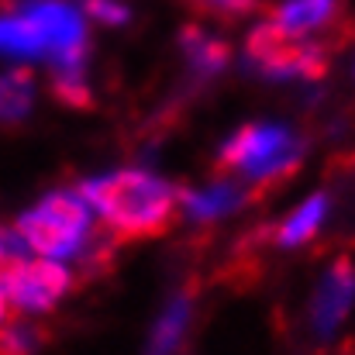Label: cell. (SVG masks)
<instances>
[{
    "label": "cell",
    "instance_id": "obj_1",
    "mask_svg": "<svg viewBox=\"0 0 355 355\" xmlns=\"http://www.w3.org/2000/svg\"><path fill=\"white\" fill-rule=\"evenodd\" d=\"M101 232L111 238H148L180 218V187L145 162H124L76 183Z\"/></svg>",
    "mask_w": 355,
    "mask_h": 355
},
{
    "label": "cell",
    "instance_id": "obj_2",
    "mask_svg": "<svg viewBox=\"0 0 355 355\" xmlns=\"http://www.w3.org/2000/svg\"><path fill=\"white\" fill-rule=\"evenodd\" d=\"M10 228L31 255L55 259L66 266L87 262L104 241V232L80 187H55L42 193L31 207L17 214Z\"/></svg>",
    "mask_w": 355,
    "mask_h": 355
},
{
    "label": "cell",
    "instance_id": "obj_3",
    "mask_svg": "<svg viewBox=\"0 0 355 355\" xmlns=\"http://www.w3.org/2000/svg\"><path fill=\"white\" fill-rule=\"evenodd\" d=\"M304 155H307L304 135L290 121L276 118L248 121L235 128L218 152L225 173L238 176L245 187H262L290 176L304 162Z\"/></svg>",
    "mask_w": 355,
    "mask_h": 355
},
{
    "label": "cell",
    "instance_id": "obj_4",
    "mask_svg": "<svg viewBox=\"0 0 355 355\" xmlns=\"http://www.w3.org/2000/svg\"><path fill=\"white\" fill-rule=\"evenodd\" d=\"M241 66L266 80L283 87H311L328 73V52L318 38H297L286 35L269 17L255 21L245 31L241 42Z\"/></svg>",
    "mask_w": 355,
    "mask_h": 355
},
{
    "label": "cell",
    "instance_id": "obj_5",
    "mask_svg": "<svg viewBox=\"0 0 355 355\" xmlns=\"http://www.w3.org/2000/svg\"><path fill=\"white\" fill-rule=\"evenodd\" d=\"M73 283H76V266L28 252L24 262L14 269L3 293H7V304H10L14 314L42 318V314H52L73 293Z\"/></svg>",
    "mask_w": 355,
    "mask_h": 355
},
{
    "label": "cell",
    "instance_id": "obj_6",
    "mask_svg": "<svg viewBox=\"0 0 355 355\" xmlns=\"http://www.w3.org/2000/svg\"><path fill=\"white\" fill-rule=\"evenodd\" d=\"M355 314V266L338 259L328 262L307 297V328L318 338H335Z\"/></svg>",
    "mask_w": 355,
    "mask_h": 355
},
{
    "label": "cell",
    "instance_id": "obj_7",
    "mask_svg": "<svg viewBox=\"0 0 355 355\" xmlns=\"http://www.w3.org/2000/svg\"><path fill=\"white\" fill-rule=\"evenodd\" d=\"M245 204H248V187L232 173L180 190V218L190 225H200V228L235 218Z\"/></svg>",
    "mask_w": 355,
    "mask_h": 355
},
{
    "label": "cell",
    "instance_id": "obj_8",
    "mask_svg": "<svg viewBox=\"0 0 355 355\" xmlns=\"http://www.w3.org/2000/svg\"><path fill=\"white\" fill-rule=\"evenodd\" d=\"M190 331H193V297L187 290H176L162 300V307L148 324L145 355H183Z\"/></svg>",
    "mask_w": 355,
    "mask_h": 355
},
{
    "label": "cell",
    "instance_id": "obj_9",
    "mask_svg": "<svg viewBox=\"0 0 355 355\" xmlns=\"http://www.w3.org/2000/svg\"><path fill=\"white\" fill-rule=\"evenodd\" d=\"M180 55L187 62V73L197 83H211V80L225 76L228 66H232V59H235L228 38H221L211 28H183V35H180Z\"/></svg>",
    "mask_w": 355,
    "mask_h": 355
},
{
    "label": "cell",
    "instance_id": "obj_10",
    "mask_svg": "<svg viewBox=\"0 0 355 355\" xmlns=\"http://www.w3.org/2000/svg\"><path fill=\"white\" fill-rule=\"evenodd\" d=\"M328 218H331V197L328 193H307V197H300L283 218H279V225H276V245L279 248H304V245H311L314 238L324 232V225H328Z\"/></svg>",
    "mask_w": 355,
    "mask_h": 355
},
{
    "label": "cell",
    "instance_id": "obj_11",
    "mask_svg": "<svg viewBox=\"0 0 355 355\" xmlns=\"http://www.w3.org/2000/svg\"><path fill=\"white\" fill-rule=\"evenodd\" d=\"M342 10V0H279L269 14L272 24H279L286 35L297 38H318L335 24Z\"/></svg>",
    "mask_w": 355,
    "mask_h": 355
},
{
    "label": "cell",
    "instance_id": "obj_12",
    "mask_svg": "<svg viewBox=\"0 0 355 355\" xmlns=\"http://www.w3.org/2000/svg\"><path fill=\"white\" fill-rule=\"evenodd\" d=\"M38 104V80L31 66H3L0 69V124L24 121Z\"/></svg>",
    "mask_w": 355,
    "mask_h": 355
},
{
    "label": "cell",
    "instance_id": "obj_13",
    "mask_svg": "<svg viewBox=\"0 0 355 355\" xmlns=\"http://www.w3.org/2000/svg\"><path fill=\"white\" fill-rule=\"evenodd\" d=\"M38 328L28 321V318H21V321H7L3 328H0V355H35L38 349Z\"/></svg>",
    "mask_w": 355,
    "mask_h": 355
},
{
    "label": "cell",
    "instance_id": "obj_14",
    "mask_svg": "<svg viewBox=\"0 0 355 355\" xmlns=\"http://www.w3.org/2000/svg\"><path fill=\"white\" fill-rule=\"evenodd\" d=\"M80 7H83L87 21L101 24V28H124L131 21V7L124 0H83Z\"/></svg>",
    "mask_w": 355,
    "mask_h": 355
},
{
    "label": "cell",
    "instance_id": "obj_15",
    "mask_svg": "<svg viewBox=\"0 0 355 355\" xmlns=\"http://www.w3.org/2000/svg\"><path fill=\"white\" fill-rule=\"evenodd\" d=\"M28 248L21 245V238L14 235V228H0V290H7L14 269L24 262Z\"/></svg>",
    "mask_w": 355,
    "mask_h": 355
},
{
    "label": "cell",
    "instance_id": "obj_16",
    "mask_svg": "<svg viewBox=\"0 0 355 355\" xmlns=\"http://www.w3.org/2000/svg\"><path fill=\"white\" fill-rule=\"evenodd\" d=\"M204 14H214V17H241L255 7V0H193Z\"/></svg>",
    "mask_w": 355,
    "mask_h": 355
},
{
    "label": "cell",
    "instance_id": "obj_17",
    "mask_svg": "<svg viewBox=\"0 0 355 355\" xmlns=\"http://www.w3.org/2000/svg\"><path fill=\"white\" fill-rule=\"evenodd\" d=\"M10 321V304H7V293L0 290V328Z\"/></svg>",
    "mask_w": 355,
    "mask_h": 355
},
{
    "label": "cell",
    "instance_id": "obj_18",
    "mask_svg": "<svg viewBox=\"0 0 355 355\" xmlns=\"http://www.w3.org/2000/svg\"><path fill=\"white\" fill-rule=\"evenodd\" d=\"M349 76H352V83H355V52L349 55Z\"/></svg>",
    "mask_w": 355,
    "mask_h": 355
}]
</instances>
